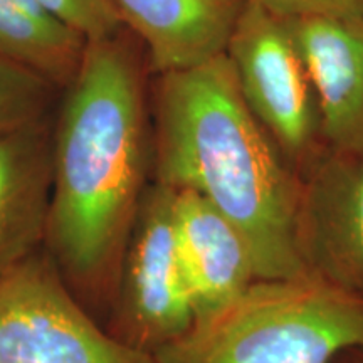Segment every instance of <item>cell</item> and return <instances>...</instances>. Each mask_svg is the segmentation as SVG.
I'll list each match as a JSON object with an SVG mask.
<instances>
[{"label":"cell","mask_w":363,"mask_h":363,"mask_svg":"<svg viewBox=\"0 0 363 363\" xmlns=\"http://www.w3.org/2000/svg\"><path fill=\"white\" fill-rule=\"evenodd\" d=\"M147 69L143 45L126 27L88 40L83 65L54 111L44 244L67 286L88 303H111L152 184Z\"/></svg>","instance_id":"1"},{"label":"cell","mask_w":363,"mask_h":363,"mask_svg":"<svg viewBox=\"0 0 363 363\" xmlns=\"http://www.w3.org/2000/svg\"><path fill=\"white\" fill-rule=\"evenodd\" d=\"M152 182L190 190L246 239L257 279L308 272L294 246L301 175L249 110L225 54L155 74Z\"/></svg>","instance_id":"2"},{"label":"cell","mask_w":363,"mask_h":363,"mask_svg":"<svg viewBox=\"0 0 363 363\" xmlns=\"http://www.w3.org/2000/svg\"><path fill=\"white\" fill-rule=\"evenodd\" d=\"M363 347V298L311 274L256 279L157 363H330Z\"/></svg>","instance_id":"3"},{"label":"cell","mask_w":363,"mask_h":363,"mask_svg":"<svg viewBox=\"0 0 363 363\" xmlns=\"http://www.w3.org/2000/svg\"><path fill=\"white\" fill-rule=\"evenodd\" d=\"M0 363H157L104 331L49 256L0 278Z\"/></svg>","instance_id":"4"},{"label":"cell","mask_w":363,"mask_h":363,"mask_svg":"<svg viewBox=\"0 0 363 363\" xmlns=\"http://www.w3.org/2000/svg\"><path fill=\"white\" fill-rule=\"evenodd\" d=\"M225 56L249 110L301 174L325 145L315 88L283 19L246 0Z\"/></svg>","instance_id":"5"},{"label":"cell","mask_w":363,"mask_h":363,"mask_svg":"<svg viewBox=\"0 0 363 363\" xmlns=\"http://www.w3.org/2000/svg\"><path fill=\"white\" fill-rule=\"evenodd\" d=\"M174 199L175 190L155 182L145 190L110 303V333L152 355L195 323L177 256Z\"/></svg>","instance_id":"6"},{"label":"cell","mask_w":363,"mask_h":363,"mask_svg":"<svg viewBox=\"0 0 363 363\" xmlns=\"http://www.w3.org/2000/svg\"><path fill=\"white\" fill-rule=\"evenodd\" d=\"M299 175V261L308 274L363 298V155L323 148Z\"/></svg>","instance_id":"7"},{"label":"cell","mask_w":363,"mask_h":363,"mask_svg":"<svg viewBox=\"0 0 363 363\" xmlns=\"http://www.w3.org/2000/svg\"><path fill=\"white\" fill-rule=\"evenodd\" d=\"M283 22L315 88L325 148L363 155V17Z\"/></svg>","instance_id":"8"},{"label":"cell","mask_w":363,"mask_h":363,"mask_svg":"<svg viewBox=\"0 0 363 363\" xmlns=\"http://www.w3.org/2000/svg\"><path fill=\"white\" fill-rule=\"evenodd\" d=\"M174 225L177 256L199 323L246 291L257 279L256 269L238 227L199 194L177 190Z\"/></svg>","instance_id":"9"},{"label":"cell","mask_w":363,"mask_h":363,"mask_svg":"<svg viewBox=\"0 0 363 363\" xmlns=\"http://www.w3.org/2000/svg\"><path fill=\"white\" fill-rule=\"evenodd\" d=\"M52 123L54 113L0 138V278L45 242Z\"/></svg>","instance_id":"10"},{"label":"cell","mask_w":363,"mask_h":363,"mask_svg":"<svg viewBox=\"0 0 363 363\" xmlns=\"http://www.w3.org/2000/svg\"><path fill=\"white\" fill-rule=\"evenodd\" d=\"M155 74L225 54L246 0H111Z\"/></svg>","instance_id":"11"},{"label":"cell","mask_w":363,"mask_h":363,"mask_svg":"<svg viewBox=\"0 0 363 363\" xmlns=\"http://www.w3.org/2000/svg\"><path fill=\"white\" fill-rule=\"evenodd\" d=\"M88 39L38 0H0V56L65 89L78 74Z\"/></svg>","instance_id":"12"},{"label":"cell","mask_w":363,"mask_h":363,"mask_svg":"<svg viewBox=\"0 0 363 363\" xmlns=\"http://www.w3.org/2000/svg\"><path fill=\"white\" fill-rule=\"evenodd\" d=\"M62 89L0 56V138L52 115Z\"/></svg>","instance_id":"13"},{"label":"cell","mask_w":363,"mask_h":363,"mask_svg":"<svg viewBox=\"0 0 363 363\" xmlns=\"http://www.w3.org/2000/svg\"><path fill=\"white\" fill-rule=\"evenodd\" d=\"M45 11L88 40L108 38L123 29L111 0H38Z\"/></svg>","instance_id":"14"},{"label":"cell","mask_w":363,"mask_h":363,"mask_svg":"<svg viewBox=\"0 0 363 363\" xmlns=\"http://www.w3.org/2000/svg\"><path fill=\"white\" fill-rule=\"evenodd\" d=\"M279 19L363 17V0H256Z\"/></svg>","instance_id":"15"},{"label":"cell","mask_w":363,"mask_h":363,"mask_svg":"<svg viewBox=\"0 0 363 363\" xmlns=\"http://www.w3.org/2000/svg\"><path fill=\"white\" fill-rule=\"evenodd\" d=\"M330 363H363V347L350 348V350L338 353Z\"/></svg>","instance_id":"16"}]
</instances>
